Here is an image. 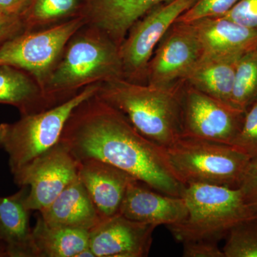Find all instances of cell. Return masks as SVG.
I'll return each instance as SVG.
<instances>
[{
    "instance_id": "6da1fadb",
    "label": "cell",
    "mask_w": 257,
    "mask_h": 257,
    "mask_svg": "<svg viewBox=\"0 0 257 257\" xmlns=\"http://www.w3.org/2000/svg\"><path fill=\"white\" fill-rule=\"evenodd\" d=\"M60 143L78 162L89 159L103 161L154 190L182 197L185 186L172 173L165 148L139 133L122 112L96 93L71 113Z\"/></svg>"
},
{
    "instance_id": "7a4b0ae2",
    "label": "cell",
    "mask_w": 257,
    "mask_h": 257,
    "mask_svg": "<svg viewBox=\"0 0 257 257\" xmlns=\"http://www.w3.org/2000/svg\"><path fill=\"white\" fill-rule=\"evenodd\" d=\"M184 84L164 87L116 77L101 83L96 94L122 112L144 137L167 148L182 136Z\"/></svg>"
},
{
    "instance_id": "3957f363",
    "label": "cell",
    "mask_w": 257,
    "mask_h": 257,
    "mask_svg": "<svg viewBox=\"0 0 257 257\" xmlns=\"http://www.w3.org/2000/svg\"><path fill=\"white\" fill-rule=\"evenodd\" d=\"M116 77H123L119 45L86 24L67 42L42 90L55 106L88 86Z\"/></svg>"
},
{
    "instance_id": "277c9868",
    "label": "cell",
    "mask_w": 257,
    "mask_h": 257,
    "mask_svg": "<svg viewBox=\"0 0 257 257\" xmlns=\"http://www.w3.org/2000/svg\"><path fill=\"white\" fill-rule=\"evenodd\" d=\"M182 197L188 209L187 219L167 226L177 241L219 242L243 219L256 216L243 199L239 188L192 184L185 186Z\"/></svg>"
},
{
    "instance_id": "5b68a950",
    "label": "cell",
    "mask_w": 257,
    "mask_h": 257,
    "mask_svg": "<svg viewBox=\"0 0 257 257\" xmlns=\"http://www.w3.org/2000/svg\"><path fill=\"white\" fill-rule=\"evenodd\" d=\"M172 173L179 182L239 188L249 157L234 147L202 139L181 137L165 148Z\"/></svg>"
},
{
    "instance_id": "8992f818",
    "label": "cell",
    "mask_w": 257,
    "mask_h": 257,
    "mask_svg": "<svg viewBox=\"0 0 257 257\" xmlns=\"http://www.w3.org/2000/svg\"><path fill=\"white\" fill-rule=\"evenodd\" d=\"M100 84L88 86L68 100L46 110L0 124V148L8 154L13 175L59 143L71 113L83 101L94 95Z\"/></svg>"
},
{
    "instance_id": "52a82bcc",
    "label": "cell",
    "mask_w": 257,
    "mask_h": 257,
    "mask_svg": "<svg viewBox=\"0 0 257 257\" xmlns=\"http://www.w3.org/2000/svg\"><path fill=\"white\" fill-rule=\"evenodd\" d=\"M85 25L79 15L47 28L24 31L0 46V65L28 72L42 89L67 42Z\"/></svg>"
},
{
    "instance_id": "ba28073f",
    "label": "cell",
    "mask_w": 257,
    "mask_h": 257,
    "mask_svg": "<svg viewBox=\"0 0 257 257\" xmlns=\"http://www.w3.org/2000/svg\"><path fill=\"white\" fill-rule=\"evenodd\" d=\"M195 0H169L134 24L119 45L123 78L146 83L147 65L161 40Z\"/></svg>"
},
{
    "instance_id": "9c48e42d",
    "label": "cell",
    "mask_w": 257,
    "mask_h": 257,
    "mask_svg": "<svg viewBox=\"0 0 257 257\" xmlns=\"http://www.w3.org/2000/svg\"><path fill=\"white\" fill-rule=\"evenodd\" d=\"M181 103L182 136L226 145H231L237 136L246 114L185 82Z\"/></svg>"
},
{
    "instance_id": "30bf717a",
    "label": "cell",
    "mask_w": 257,
    "mask_h": 257,
    "mask_svg": "<svg viewBox=\"0 0 257 257\" xmlns=\"http://www.w3.org/2000/svg\"><path fill=\"white\" fill-rule=\"evenodd\" d=\"M79 162L59 142L45 155L13 174L19 187H30L25 199L30 211H40L78 177Z\"/></svg>"
},
{
    "instance_id": "8fae6325",
    "label": "cell",
    "mask_w": 257,
    "mask_h": 257,
    "mask_svg": "<svg viewBox=\"0 0 257 257\" xmlns=\"http://www.w3.org/2000/svg\"><path fill=\"white\" fill-rule=\"evenodd\" d=\"M192 23L176 22L157 45L147 65L146 83L169 87L183 82L202 57Z\"/></svg>"
},
{
    "instance_id": "7c38bea8",
    "label": "cell",
    "mask_w": 257,
    "mask_h": 257,
    "mask_svg": "<svg viewBox=\"0 0 257 257\" xmlns=\"http://www.w3.org/2000/svg\"><path fill=\"white\" fill-rule=\"evenodd\" d=\"M156 227L118 214L89 231V246L95 257L147 256Z\"/></svg>"
},
{
    "instance_id": "4fadbf2b",
    "label": "cell",
    "mask_w": 257,
    "mask_h": 257,
    "mask_svg": "<svg viewBox=\"0 0 257 257\" xmlns=\"http://www.w3.org/2000/svg\"><path fill=\"white\" fill-rule=\"evenodd\" d=\"M119 214L139 222L170 226L185 220L188 209L183 197L162 194L135 179L128 184Z\"/></svg>"
},
{
    "instance_id": "5bb4252c",
    "label": "cell",
    "mask_w": 257,
    "mask_h": 257,
    "mask_svg": "<svg viewBox=\"0 0 257 257\" xmlns=\"http://www.w3.org/2000/svg\"><path fill=\"white\" fill-rule=\"evenodd\" d=\"M78 177L101 221L119 214L128 184L135 179L114 165L94 159L79 162Z\"/></svg>"
},
{
    "instance_id": "9a60e30c",
    "label": "cell",
    "mask_w": 257,
    "mask_h": 257,
    "mask_svg": "<svg viewBox=\"0 0 257 257\" xmlns=\"http://www.w3.org/2000/svg\"><path fill=\"white\" fill-rule=\"evenodd\" d=\"M169 0H83L80 15L117 45L149 11Z\"/></svg>"
},
{
    "instance_id": "2e32d148",
    "label": "cell",
    "mask_w": 257,
    "mask_h": 257,
    "mask_svg": "<svg viewBox=\"0 0 257 257\" xmlns=\"http://www.w3.org/2000/svg\"><path fill=\"white\" fill-rule=\"evenodd\" d=\"M191 23L199 39L202 55H243L257 46V30L224 17L201 19Z\"/></svg>"
},
{
    "instance_id": "e0dca14e",
    "label": "cell",
    "mask_w": 257,
    "mask_h": 257,
    "mask_svg": "<svg viewBox=\"0 0 257 257\" xmlns=\"http://www.w3.org/2000/svg\"><path fill=\"white\" fill-rule=\"evenodd\" d=\"M39 212L51 226L91 231L101 221L79 177L69 184L48 207Z\"/></svg>"
},
{
    "instance_id": "ac0fdd59",
    "label": "cell",
    "mask_w": 257,
    "mask_h": 257,
    "mask_svg": "<svg viewBox=\"0 0 257 257\" xmlns=\"http://www.w3.org/2000/svg\"><path fill=\"white\" fill-rule=\"evenodd\" d=\"M28 192V187H23L13 195L0 197V241L8 256L36 257L30 224L31 211L25 204Z\"/></svg>"
},
{
    "instance_id": "d6986e66",
    "label": "cell",
    "mask_w": 257,
    "mask_h": 257,
    "mask_svg": "<svg viewBox=\"0 0 257 257\" xmlns=\"http://www.w3.org/2000/svg\"><path fill=\"white\" fill-rule=\"evenodd\" d=\"M241 56L202 55L187 74L184 82L197 90L231 106L235 73Z\"/></svg>"
},
{
    "instance_id": "ffe728a7",
    "label": "cell",
    "mask_w": 257,
    "mask_h": 257,
    "mask_svg": "<svg viewBox=\"0 0 257 257\" xmlns=\"http://www.w3.org/2000/svg\"><path fill=\"white\" fill-rule=\"evenodd\" d=\"M0 104L18 108L21 116L52 107L35 77L23 69L0 65Z\"/></svg>"
},
{
    "instance_id": "44dd1931",
    "label": "cell",
    "mask_w": 257,
    "mask_h": 257,
    "mask_svg": "<svg viewBox=\"0 0 257 257\" xmlns=\"http://www.w3.org/2000/svg\"><path fill=\"white\" fill-rule=\"evenodd\" d=\"M32 239L36 257H77L89 247V231L51 226L39 214Z\"/></svg>"
},
{
    "instance_id": "7402d4cb",
    "label": "cell",
    "mask_w": 257,
    "mask_h": 257,
    "mask_svg": "<svg viewBox=\"0 0 257 257\" xmlns=\"http://www.w3.org/2000/svg\"><path fill=\"white\" fill-rule=\"evenodd\" d=\"M83 0H30L20 15L25 31L39 30L80 15Z\"/></svg>"
},
{
    "instance_id": "603a6c76",
    "label": "cell",
    "mask_w": 257,
    "mask_h": 257,
    "mask_svg": "<svg viewBox=\"0 0 257 257\" xmlns=\"http://www.w3.org/2000/svg\"><path fill=\"white\" fill-rule=\"evenodd\" d=\"M257 102V52L250 51L240 57L235 73L231 104L246 112Z\"/></svg>"
},
{
    "instance_id": "cb8c5ba5",
    "label": "cell",
    "mask_w": 257,
    "mask_h": 257,
    "mask_svg": "<svg viewBox=\"0 0 257 257\" xmlns=\"http://www.w3.org/2000/svg\"><path fill=\"white\" fill-rule=\"evenodd\" d=\"M222 250L225 257H257V215L234 225Z\"/></svg>"
},
{
    "instance_id": "d4e9b609",
    "label": "cell",
    "mask_w": 257,
    "mask_h": 257,
    "mask_svg": "<svg viewBox=\"0 0 257 257\" xmlns=\"http://www.w3.org/2000/svg\"><path fill=\"white\" fill-rule=\"evenodd\" d=\"M240 0H195L176 22L191 23L201 19L221 17L232 9Z\"/></svg>"
},
{
    "instance_id": "484cf974",
    "label": "cell",
    "mask_w": 257,
    "mask_h": 257,
    "mask_svg": "<svg viewBox=\"0 0 257 257\" xmlns=\"http://www.w3.org/2000/svg\"><path fill=\"white\" fill-rule=\"evenodd\" d=\"M231 145L250 160H257V102L246 111L241 130Z\"/></svg>"
},
{
    "instance_id": "4316f807",
    "label": "cell",
    "mask_w": 257,
    "mask_h": 257,
    "mask_svg": "<svg viewBox=\"0 0 257 257\" xmlns=\"http://www.w3.org/2000/svg\"><path fill=\"white\" fill-rule=\"evenodd\" d=\"M224 18L235 23L257 30V0H240Z\"/></svg>"
},
{
    "instance_id": "83f0119b",
    "label": "cell",
    "mask_w": 257,
    "mask_h": 257,
    "mask_svg": "<svg viewBox=\"0 0 257 257\" xmlns=\"http://www.w3.org/2000/svg\"><path fill=\"white\" fill-rule=\"evenodd\" d=\"M245 202L257 215V160H251L239 187Z\"/></svg>"
},
{
    "instance_id": "f1b7e54d",
    "label": "cell",
    "mask_w": 257,
    "mask_h": 257,
    "mask_svg": "<svg viewBox=\"0 0 257 257\" xmlns=\"http://www.w3.org/2000/svg\"><path fill=\"white\" fill-rule=\"evenodd\" d=\"M184 257H225L217 242L210 241H190L182 243Z\"/></svg>"
},
{
    "instance_id": "f546056e",
    "label": "cell",
    "mask_w": 257,
    "mask_h": 257,
    "mask_svg": "<svg viewBox=\"0 0 257 257\" xmlns=\"http://www.w3.org/2000/svg\"><path fill=\"white\" fill-rule=\"evenodd\" d=\"M24 31L25 27L20 17H10L0 20V46Z\"/></svg>"
},
{
    "instance_id": "4dcf8cb0",
    "label": "cell",
    "mask_w": 257,
    "mask_h": 257,
    "mask_svg": "<svg viewBox=\"0 0 257 257\" xmlns=\"http://www.w3.org/2000/svg\"><path fill=\"white\" fill-rule=\"evenodd\" d=\"M30 0H0V10L5 14L20 17Z\"/></svg>"
},
{
    "instance_id": "1f68e13d",
    "label": "cell",
    "mask_w": 257,
    "mask_h": 257,
    "mask_svg": "<svg viewBox=\"0 0 257 257\" xmlns=\"http://www.w3.org/2000/svg\"><path fill=\"white\" fill-rule=\"evenodd\" d=\"M8 256L5 245L0 241V257Z\"/></svg>"
},
{
    "instance_id": "d6a6232c",
    "label": "cell",
    "mask_w": 257,
    "mask_h": 257,
    "mask_svg": "<svg viewBox=\"0 0 257 257\" xmlns=\"http://www.w3.org/2000/svg\"><path fill=\"white\" fill-rule=\"evenodd\" d=\"M10 17L13 16H9V15L5 14V13H3V12L0 10V20H3V19L10 18Z\"/></svg>"
},
{
    "instance_id": "836d02e7",
    "label": "cell",
    "mask_w": 257,
    "mask_h": 257,
    "mask_svg": "<svg viewBox=\"0 0 257 257\" xmlns=\"http://www.w3.org/2000/svg\"><path fill=\"white\" fill-rule=\"evenodd\" d=\"M255 50H256V52H257V46H256V49H255Z\"/></svg>"
}]
</instances>
